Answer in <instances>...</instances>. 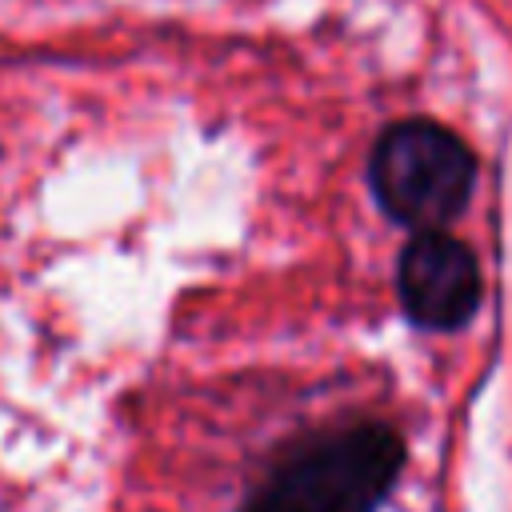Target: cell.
I'll return each instance as SVG.
<instances>
[{
    "instance_id": "cell-1",
    "label": "cell",
    "mask_w": 512,
    "mask_h": 512,
    "mask_svg": "<svg viewBox=\"0 0 512 512\" xmlns=\"http://www.w3.org/2000/svg\"><path fill=\"white\" fill-rule=\"evenodd\" d=\"M404 464L388 424H356L284 460L244 512H376Z\"/></svg>"
},
{
    "instance_id": "cell-2",
    "label": "cell",
    "mask_w": 512,
    "mask_h": 512,
    "mask_svg": "<svg viewBox=\"0 0 512 512\" xmlns=\"http://www.w3.org/2000/svg\"><path fill=\"white\" fill-rule=\"evenodd\" d=\"M376 204L404 228L428 232L452 224L476 188L472 148L432 120L392 124L368 160Z\"/></svg>"
},
{
    "instance_id": "cell-3",
    "label": "cell",
    "mask_w": 512,
    "mask_h": 512,
    "mask_svg": "<svg viewBox=\"0 0 512 512\" xmlns=\"http://www.w3.org/2000/svg\"><path fill=\"white\" fill-rule=\"evenodd\" d=\"M396 292L412 324L452 332L472 320L484 280L472 248L440 228L416 232L396 260Z\"/></svg>"
}]
</instances>
